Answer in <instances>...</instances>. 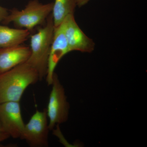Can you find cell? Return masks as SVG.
Listing matches in <instances>:
<instances>
[{
    "mask_svg": "<svg viewBox=\"0 0 147 147\" xmlns=\"http://www.w3.org/2000/svg\"><path fill=\"white\" fill-rule=\"evenodd\" d=\"M51 85L52 90L46 109L50 130L67 120L69 109L64 89L56 73L54 74Z\"/></svg>",
    "mask_w": 147,
    "mask_h": 147,
    "instance_id": "4",
    "label": "cell"
},
{
    "mask_svg": "<svg viewBox=\"0 0 147 147\" xmlns=\"http://www.w3.org/2000/svg\"><path fill=\"white\" fill-rule=\"evenodd\" d=\"M53 3L42 4L38 0L30 1L24 9L13 8L3 21L4 24L13 23L20 29L29 31L44 23L53 11Z\"/></svg>",
    "mask_w": 147,
    "mask_h": 147,
    "instance_id": "3",
    "label": "cell"
},
{
    "mask_svg": "<svg viewBox=\"0 0 147 147\" xmlns=\"http://www.w3.org/2000/svg\"><path fill=\"white\" fill-rule=\"evenodd\" d=\"M30 53V47L22 44L0 49V74L26 62Z\"/></svg>",
    "mask_w": 147,
    "mask_h": 147,
    "instance_id": "9",
    "label": "cell"
},
{
    "mask_svg": "<svg viewBox=\"0 0 147 147\" xmlns=\"http://www.w3.org/2000/svg\"><path fill=\"white\" fill-rule=\"evenodd\" d=\"M62 23L70 52L78 51L90 53L94 50V42L81 30L74 14L67 16Z\"/></svg>",
    "mask_w": 147,
    "mask_h": 147,
    "instance_id": "7",
    "label": "cell"
},
{
    "mask_svg": "<svg viewBox=\"0 0 147 147\" xmlns=\"http://www.w3.org/2000/svg\"><path fill=\"white\" fill-rule=\"evenodd\" d=\"M38 80L37 71L26 62L0 74V103L20 102L27 88Z\"/></svg>",
    "mask_w": 147,
    "mask_h": 147,
    "instance_id": "1",
    "label": "cell"
},
{
    "mask_svg": "<svg viewBox=\"0 0 147 147\" xmlns=\"http://www.w3.org/2000/svg\"><path fill=\"white\" fill-rule=\"evenodd\" d=\"M90 0H75L76 6L79 7H81L88 3Z\"/></svg>",
    "mask_w": 147,
    "mask_h": 147,
    "instance_id": "14",
    "label": "cell"
},
{
    "mask_svg": "<svg viewBox=\"0 0 147 147\" xmlns=\"http://www.w3.org/2000/svg\"><path fill=\"white\" fill-rule=\"evenodd\" d=\"M30 32L24 29L11 28L0 25V49L21 45Z\"/></svg>",
    "mask_w": 147,
    "mask_h": 147,
    "instance_id": "10",
    "label": "cell"
},
{
    "mask_svg": "<svg viewBox=\"0 0 147 147\" xmlns=\"http://www.w3.org/2000/svg\"><path fill=\"white\" fill-rule=\"evenodd\" d=\"M9 135L4 128L0 121V143L9 138Z\"/></svg>",
    "mask_w": 147,
    "mask_h": 147,
    "instance_id": "12",
    "label": "cell"
},
{
    "mask_svg": "<svg viewBox=\"0 0 147 147\" xmlns=\"http://www.w3.org/2000/svg\"><path fill=\"white\" fill-rule=\"evenodd\" d=\"M0 121L9 137L21 139L25 124L20 102L7 101L0 103Z\"/></svg>",
    "mask_w": 147,
    "mask_h": 147,
    "instance_id": "6",
    "label": "cell"
},
{
    "mask_svg": "<svg viewBox=\"0 0 147 147\" xmlns=\"http://www.w3.org/2000/svg\"><path fill=\"white\" fill-rule=\"evenodd\" d=\"M69 53L70 51L65 34L63 25L61 23L58 26L55 27L46 76V82L48 85L52 84L55 69L58 63L65 55Z\"/></svg>",
    "mask_w": 147,
    "mask_h": 147,
    "instance_id": "8",
    "label": "cell"
},
{
    "mask_svg": "<svg viewBox=\"0 0 147 147\" xmlns=\"http://www.w3.org/2000/svg\"><path fill=\"white\" fill-rule=\"evenodd\" d=\"M76 6L75 0H55L52 12L55 27L59 26L69 14H74Z\"/></svg>",
    "mask_w": 147,
    "mask_h": 147,
    "instance_id": "11",
    "label": "cell"
},
{
    "mask_svg": "<svg viewBox=\"0 0 147 147\" xmlns=\"http://www.w3.org/2000/svg\"><path fill=\"white\" fill-rule=\"evenodd\" d=\"M8 13V11L6 8L0 6V23L4 20Z\"/></svg>",
    "mask_w": 147,
    "mask_h": 147,
    "instance_id": "13",
    "label": "cell"
},
{
    "mask_svg": "<svg viewBox=\"0 0 147 147\" xmlns=\"http://www.w3.org/2000/svg\"><path fill=\"white\" fill-rule=\"evenodd\" d=\"M50 129L46 109L36 110L28 123L25 124L21 139L32 147H47L49 145Z\"/></svg>",
    "mask_w": 147,
    "mask_h": 147,
    "instance_id": "5",
    "label": "cell"
},
{
    "mask_svg": "<svg viewBox=\"0 0 147 147\" xmlns=\"http://www.w3.org/2000/svg\"><path fill=\"white\" fill-rule=\"evenodd\" d=\"M46 24L31 36L30 55L26 62L37 71L40 80L46 77L50 47L54 36L55 26L52 13Z\"/></svg>",
    "mask_w": 147,
    "mask_h": 147,
    "instance_id": "2",
    "label": "cell"
}]
</instances>
